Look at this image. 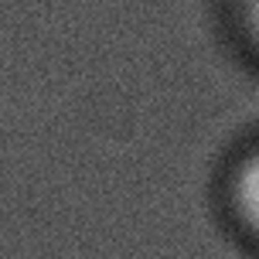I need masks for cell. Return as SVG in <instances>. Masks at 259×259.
I'll return each mask as SVG.
<instances>
[{
  "instance_id": "cell-2",
  "label": "cell",
  "mask_w": 259,
  "mask_h": 259,
  "mask_svg": "<svg viewBox=\"0 0 259 259\" xmlns=\"http://www.w3.org/2000/svg\"><path fill=\"white\" fill-rule=\"evenodd\" d=\"M246 21H249V31L259 45V0H246Z\"/></svg>"
},
{
  "instance_id": "cell-1",
  "label": "cell",
  "mask_w": 259,
  "mask_h": 259,
  "mask_svg": "<svg viewBox=\"0 0 259 259\" xmlns=\"http://www.w3.org/2000/svg\"><path fill=\"white\" fill-rule=\"evenodd\" d=\"M229 208L242 232L259 242V143L239 157L229 178Z\"/></svg>"
}]
</instances>
